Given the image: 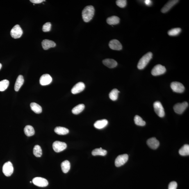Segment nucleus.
Returning <instances> with one entry per match:
<instances>
[{"mask_svg":"<svg viewBox=\"0 0 189 189\" xmlns=\"http://www.w3.org/2000/svg\"><path fill=\"white\" fill-rule=\"evenodd\" d=\"M94 13V7L92 5L87 6L82 12V17L84 21L88 22L92 19Z\"/></svg>","mask_w":189,"mask_h":189,"instance_id":"obj_1","label":"nucleus"},{"mask_svg":"<svg viewBox=\"0 0 189 189\" xmlns=\"http://www.w3.org/2000/svg\"><path fill=\"white\" fill-rule=\"evenodd\" d=\"M152 53L151 52H148L144 55L139 61L137 65L138 69L141 70L145 68L152 58Z\"/></svg>","mask_w":189,"mask_h":189,"instance_id":"obj_2","label":"nucleus"},{"mask_svg":"<svg viewBox=\"0 0 189 189\" xmlns=\"http://www.w3.org/2000/svg\"><path fill=\"white\" fill-rule=\"evenodd\" d=\"M153 107L155 113L159 116L163 117L164 116L165 113L164 109L161 103L159 101H156L153 104Z\"/></svg>","mask_w":189,"mask_h":189,"instance_id":"obj_3","label":"nucleus"},{"mask_svg":"<svg viewBox=\"0 0 189 189\" xmlns=\"http://www.w3.org/2000/svg\"><path fill=\"white\" fill-rule=\"evenodd\" d=\"M23 31L18 25H16L12 28L10 34L12 38L14 39H18L20 38L22 36Z\"/></svg>","mask_w":189,"mask_h":189,"instance_id":"obj_4","label":"nucleus"},{"mask_svg":"<svg viewBox=\"0 0 189 189\" xmlns=\"http://www.w3.org/2000/svg\"><path fill=\"white\" fill-rule=\"evenodd\" d=\"M3 172L5 175L6 176H10L11 175L13 172V165L10 161L6 162L3 165Z\"/></svg>","mask_w":189,"mask_h":189,"instance_id":"obj_5","label":"nucleus"},{"mask_svg":"<svg viewBox=\"0 0 189 189\" xmlns=\"http://www.w3.org/2000/svg\"><path fill=\"white\" fill-rule=\"evenodd\" d=\"M188 106V103L186 102L182 103H178L174 105L173 109L176 113L181 114L186 109Z\"/></svg>","mask_w":189,"mask_h":189,"instance_id":"obj_6","label":"nucleus"},{"mask_svg":"<svg viewBox=\"0 0 189 189\" xmlns=\"http://www.w3.org/2000/svg\"><path fill=\"white\" fill-rule=\"evenodd\" d=\"M166 72V69L164 66L160 64L155 66L151 71L153 75L157 76L164 74Z\"/></svg>","mask_w":189,"mask_h":189,"instance_id":"obj_7","label":"nucleus"},{"mask_svg":"<svg viewBox=\"0 0 189 189\" xmlns=\"http://www.w3.org/2000/svg\"><path fill=\"white\" fill-rule=\"evenodd\" d=\"M171 87L173 91L177 93H182L185 90V87L182 84L178 82L171 83Z\"/></svg>","mask_w":189,"mask_h":189,"instance_id":"obj_8","label":"nucleus"},{"mask_svg":"<svg viewBox=\"0 0 189 189\" xmlns=\"http://www.w3.org/2000/svg\"><path fill=\"white\" fill-rule=\"evenodd\" d=\"M129 156L127 154L119 155L116 158L115 165L117 167H119L124 165L128 161Z\"/></svg>","mask_w":189,"mask_h":189,"instance_id":"obj_9","label":"nucleus"},{"mask_svg":"<svg viewBox=\"0 0 189 189\" xmlns=\"http://www.w3.org/2000/svg\"><path fill=\"white\" fill-rule=\"evenodd\" d=\"M67 147L66 144L65 142L58 141L55 142L53 144V148L56 152H60L65 150Z\"/></svg>","mask_w":189,"mask_h":189,"instance_id":"obj_10","label":"nucleus"},{"mask_svg":"<svg viewBox=\"0 0 189 189\" xmlns=\"http://www.w3.org/2000/svg\"><path fill=\"white\" fill-rule=\"evenodd\" d=\"M32 183L35 185L40 187H45L49 185V182L47 180L42 177H35L33 178Z\"/></svg>","mask_w":189,"mask_h":189,"instance_id":"obj_11","label":"nucleus"},{"mask_svg":"<svg viewBox=\"0 0 189 189\" xmlns=\"http://www.w3.org/2000/svg\"><path fill=\"white\" fill-rule=\"evenodd\" d=\"M85 85L83 82H79L74 85L71 90L73 94H76L83 92L85 90Z\"/></svg>","mask_w":189,"mask_h":189,"instance_id":"obj_12","label":"nucleus"},{"mask_svg":"<svg viewBox=\"0 0 189 189\" xmlns=\"http://www.w3.org/2000/svg\"><path fill=\"white\" fill-rule=\"evenodd\" d=\"M52 81V78L49 74L43 75L40 79V83L42 85H46L50 84Z\"/></svg>","mask_w":189,"mask_h":189,"instance_id":"obj_13","label":"nucleus"},{"mask_svg":"<svg viewBox=\"0 0 189 189\" xmlns=\"http://www.w3.org/2000/svg\"><path fill=\"white\" fill-rule=\"evenodd\" d=\"M109 45L110 49L115 50L119 51L122 49V44L118 40L116 39L110 41Z\"/></svg>","mask_w":189,"mask_h":189,"instance_id":"obj_14","label":"nucleus"},{"mask_svg":"<svg viewBox=\"0 0 189 189\" xmlns=\"http://www.w3.org/2000/svg\"><path fill=\"white\" fill-rule=\"evenodd\" d=\"M147 144L150 148L154 150L158 148L160 144L159 141L155 137L149 139L147 140Z\"/></svg>","mask_w":189,"mask_h":189,"instance_id":"obj_15","label":"nucleus"},{"mask_svg":"<svg viewBox=\"0 0 189 189\" xmlns=\"http://www.w3.org/2000/svg\"><path fill=\"white\" fill-rule=\"evenodd\" d=\"M179 1L177 0H173V1H170L166 4L161 9V12L162 13H165L168 12L174 5L177 4Z\"/></svg>","mask_w":189,"mask_h":189,"instance_id":"obj_16","label":"nucleus"},{"mask_svg":"<svg viewBox=\"0 0 189 189\" xmlns=\"http://www.w3.org/2000/svg\"><path fill=\"white\" fill-rule=\"evenodd\" d=\"M42 46L44 50H47L51 48L54 47L56 46V44L53 41L45 39L42 41Z\"/></svg>","mask_w":189,"mask_h":189,"instance_id":"obj_17","label":"nucleus"},{"mask_svg":"<svg viewBox=\"0 0 189 189\" xmlns=\"http://www.w3.org/2000/svg\"><path fill=\"white\" fill-rule=\"evenodd\" d=\"M103 63L106 66L110 68H114L117 65V62L113 59H106L103 61Z\"/></svg>","mask_w":189,"mask_h":189,"instance_id":"obj_18","label":"nucleus"},{"mask_svg":"<svg viewBox=\"0 0 189 189\" xmlns=\"http://www.w3.org/2000/svg\"><path fill=\"white\" fill-rule=\"evenodd\" d=\"M108 123V121L106 119H102L96 121L94 124V126L96 129H102L106 127Z\"/></svg>","mask_w":189,"mask_h":189,"instance_id":"obj_19","label":"nucleus"},{"mask_svg":"<svg viewBox=\"0 0 189 189\" xmlns=\"http://www.w3.org/2000/svg\"><path fill=\"white\" fill-rule=\"evenodd\" d=\"M24 77L22 75H19L17 78L15 85V90L16 92L18 91L24 83Z\"/></svg>","mask_w":189,"mask_h":189,"instance_id":"obj_20","label":"nucleus"},{"mask_svg":"<svg viewBox=\"0 0 189 189\" xmlns=\"http://www.w3.org/2000/svg\"><path fill=\"white\" fill-rule=\"evenodd\" d=\"M55 132L59 135H65L69 133V130L67 128L65 127L58 126L55 128Z\"/></svg>","mask_w":189,"mask_h":189,"instance_id":"obj_21","label":"nucleus"},{"mask_svg":"<svg viewBox=\"0 0 189 189\" xmlns=\"http://www.w3.org/2000/svg\"><path fill=\"white\" fill-rule=\"evenodd\" d=\"M119 21H120V19L118 17L116 16H112L106 19L107 23L110 25H117L118 24Z\"/></svg>","mask_w":189,"mask_h":189,"instance_id":"obj_22","label":"nucleus"},{"mask_svg":"<svg viewBox=\"0 0 189 189\" xmlns=\"http://www.w3.org/2000/svg\"><path fill=\"white\" fill-rule=\"evenodd\" d=\"M25 134L28 137L32 136L35 134V131L33 126L28 125L25 127L24 129Z\"/></svg>","mask_w":189,"mask_h":189,"instance_id":"obj_23","label":"nucleus"},{"mask_svg":"<svg viewBox=\"0 0 189 189\" xmlns=\"http://www.w3.org/2000/svg\"><path fill=\"white\" fill-rule=\"evenodd\" d=\"M30 107L32 111L35 112V113L37 114H39L42 113V109L40 105L37 103L32 102L30 104Z\"/></svg>","mask_w":189,"mask_h":189,"instance_id":"obj_24","label":"nucleus"},{"mask_svg":"<svg viewBox=\"0 0 189 189\" xmlns=\"http://www.w3.org/2000/svg\"><path fill=\"white\" fill-rule=\"evenodd\" d=\"M61 169L62 171L65 173H66L70 170L71 164L68 160H66L62 162L61 164Z\"/></svg>","mask_w":189,"mask_h":189,"instance_id":"obj_25","label":"nucleus"},{"mask_svg":"<svg viewBox=\"0 0 189 189\" xmlns=\"http://www.w3.org/2000/svg\"><path fill=\"white\" fill-rule=\"evenodd\" d=\"M107 151L103 149L101 147L99 149H96L92 152V154L93 156H105L107 154Z\"/></svg>","mask_w":189,"mask_h":189,"instance_id":"obj_26","label":"nucleus"},{"mask_svg":"<svg viewBox=\"0 0 189 189\" xmlns=\"http://www.w3.org/2000/svg\"><path fill=\"white\" fill-rule=\"evenodd\" d=\"M85 108V105L83 104H80L75 107L72 110V112L75 115H78L81 113Z\"/></svg>","mask_w":189,"mask_h":189,"instance_id":"obj_27","label":"nucleus"},{"mask_svg":"<svg viewBox=\"0 0 189 189\" xmlns=\"http://www.w3.org/2000/svg\"><path fill=\"white\" fill-rule=\"evenodd\" d=\"M179 153L182 156H188L189 155V145L185 144L179 150Z\"/></svg>","mask_w":189,"mask_h":189,"instance_id":"obj_28","label":"nucleus"},{"mask_svg":"<svg viewBox=\"0 0 189 189\" xmlns=\"http://www.w3.org/2000/svg\"><path fill=\"white\" fill-rule=\"evenodd\" d=\"M119 91L117 89H114L111 91L109 94V98L112 101H115L118 98Z\"/></svg>","mask_w":189,"mask_h":189,"instance_id":"obj_29","label":"nucleus"},{"mask_svg":"<svg viewBox=\"0 0 189 189\" xmlns=\"http://www.w3.org/2000/svg\"><path fill=\"white\" fill-rule=\"evenodd\" d=\"M33 154L37 157H40L42 155V150L40 146L36 145L33 150Z\"/></svg>","mask_w":189,"mask_h":189,"instance_id":"obj_30","label":"nucleus"},{"mask_svg":"<svg viewBox=\"0 0 189 189\" xmlns=\"http://www.w3.org/2000/svg\"><path fill=\"white\" fill-rule=\"evenodd\" d=\"M134 122L135 124L138 126H144L146 124L145 121H143L142 118L138 115H136L135 117Z\"/></svg>","mask_w":189,"mask_h":189,"instance_id":"obj_31","label":"nucleus"},{"mask_svg":"<svg viewBox=\"0 0 189 189\" xmlns=\"http://www.w3.org/2000/svg\"><path fill=\"white\" fill-rule=\"evenodd\" d=\"M9 82L7 80H4L0 81V91H4L8 88Z\"/></svg>","mask_w":189,"mask_h":189,"instance_id":"obj_32","label":"nucleus"},{"mask_svg":"<svg viewBox=\"0 0 189 189\" xmlns=\"http://www.w3.org/2000/svg\"><path fill=\"white\" fill-rule=\"evenodd\" d=\"M181 29L180 28H176L171 29L168 32V34L170 36H175L179 35L181 32Z\"/></svg>","mask_w":189,"mask_h":189,"instance_id":"obj_33","label":"nucleus"},{"mask_svg":"<svg viewBox=\"0 0 189 189\" xmlns=\"http://www.w3.org/2000/svg\"><path fill=\"white\" fill-rule=\"evenodd\" d=\"M51 23L47 22L42 27V31L44 32H48L51 31Z\"/></svg>","mask_w":189,"mask_h":189,"instance_id":"obj_34","label":"nucleus"},{"mask_svg":"<svg viewBox=\"0 0 189 189\" xmlns=\"http://www.w3.org/2000/svg\"><path fill=\"white\" fill-rule=\"evenodd\" d=\"M116 3L118 6L121 8L125 7L127 4V1L126 0H117L116 1Z\"/></svg>","mask_w":189,"mask_h":189,"instance_id":"obj_35","label":"nucleus"},{"mask_svg":"<svg viewBox=\"0 0 189 189\" xmlns=\"http://www.w3.org/2000/svg\"><path fill=\"white\" fill-rule=\"evenodd\" d=\"M177 187V183L176 181H172L169 185V189H176Z\"/></svg>","mask_w":189,"mask_h":189,"instance_id":"obj_36","label":"nucleus"},{"mask_svg":"<svg viewBox=\"0 0 189 189\" xmlns=\"http://www.w3.org/2000/svg\"><path fill=\"white\" fill-rule=\"evenodd\" d=\"M30 1L34 4H40L44 1H44V0H30Z\"/></svg>","mask_w":189,"mask_h":189,"instance_id":"obj_37","label":"nucleus"},{"mask_svg":"<svg viewBox=\"0 0 189 189\" xmlns=\"http://www.w3.org/2000/svg\"><path fill=\"white\" fill-rule=\"evenodd\" d=\"M145 2L146 5L147 6H150L152 4V1H150V0H146L145 1Z\"/></svg>","mask_w":189,"mask_h":189,"instance_id":"obj_38","label":"nucleus"},{"mask_svg":"<svg viewBox=\"0 0 189 189\" xmlns=\"http://www.w3.org/2000/svg\"><path fill=\"white\" fill-rule=\"evenodd\" d=\"M1 67H2L1 64V63H0V69H1Z\"/></svg>","mask_w":189,"mask_h":189,"instance_id":"obj_39","label":"nucleus"},{"mask_svg":"<svg viewBox=\"0 0 189 189\" xmlns=\"http://www.w3.org/2000/svg\"><path fill=\"white\" fill-rule=\"evenodd\" d=\"M30 183H32V181H30Z\"/></svg>","mask_w":189,"mask_h":189,"instance_id":"obj_40","label":"nucleus"}]
</instances>
